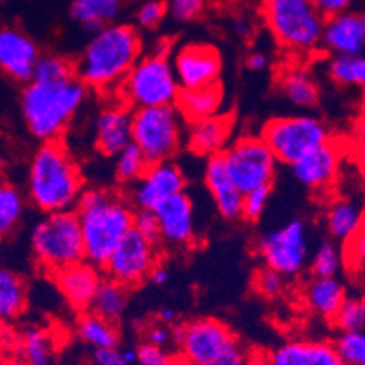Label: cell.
I'll list each match as a JSON object with an SVG mask.
<instances>
[{
  "instance_id": "d6986e66",
  "label": "cell",
  "mask_w": 365,
  "mask_h": 365,
  "mask_svg": "<svg viewBox=\"0 0 365 365\" xmlns=\"http://www.w3.org/2000/svg\"><path fill=\"white\" fill-rule=\"evenodd\" d=\"M53 278H55L56 289L64 297L69 307L81 314L91 309L93 298L97 294L98 285L104 277L101 273V267L89 264L88 260H82L56 271Z\"/></svg>"
},
{
  "instance_id": "6f0895ef",
  "label": "cell",
  "mask_w": 365,
  "mask_h": 365,
  "mask_svg": "<svg viewBox=\"0 0 365 365\" xmlns=\"http://www.w3.org/2000/svg\"><path fill=\"white\" fill-rule=\"evenodd\" d=\"M2 175H4V157L0 153V180H2Z\"/></svg>"
},
{
  "instance_id": "91938a15",
  "label": "cell",
  "mask_w": 365,
  "mask_h": 365,
  "mask_svg": "<svg viewBox=\"0 0 365 365\" xmlns=\"http://www.w3.org/2000/svg\"><path fill=\"white\" fill-rule=\"evenodd\" d=\"M118 2H124V0H118Z\"/></svg>"
},
{
  "instance_id": "ab89813d",
  "label": "cell",
  "mask_w": 365,
  "mask_h": 365,
  "mask_svg": "<svg viewBox=\"0 0 365 365\" xmlns=\"http://www.w3.org/2000/svg\"><path fill=\"white\" fill-rule=\"evenodd\" d=\"M334 327L340 331H364L365 329V302L360 297H349L340 305L333 318Z\"/></svg>"
},
{
  "instance_id": "7dc6e473",
  "label": "cell",
  "mask_w": 365,
  "mask_h": 365,
  "mask_svg": "<svg viewBox=\"0 0 365 365\" xmlns=\"http://www.w3.org/2000/svg\"><path fill=\"white\" fill-rule=\"evenodd\" d=\"M173 341V329L171 325H165L162 322L155 325H149L145 329V344L157 345V347H165Z\"/></svg>"
},
{
  "instance_id": "ee69618b",
  "label": "cell",
  "mask_w": 365,
  "mask_h": 365,
  "mask_svg": "<svg viewBox=\"0 0 365 365\" xmlns=\"http://www.w3.org/2000/svg\"><path fill=\"white\" fill-rule=\"evenodd\" d=\"M165 13H168V6L162 0H148L138 8L137 22L140 28L153 29L164 21Z\"/></svg>"
},
{
  "instance_id": "d590c367",
  "label": "cell",
  "mask_w": 365,
  "mask_h": 365,
  "mask_svg": "<svg viewBox=\"0 0 365 365\" xmlns=\"http://www.w3.org/2000/svg\"><path fill=\"white\" fill-rule=\"evenodd\" d=\"M149 168V162L142 155L137 145L128 144L117 157H115V178L118 184L133 185Z\"/></svg>"
},
{
  "instance_id": "db71d44e",
  "label": "cell",
  "mask_w": 365,
  "mask_h": 365,
  "mask_svg": "<svg viewBox=\"0 0 365 365\" xmlns=\"http://www.w3.org/2000/svg\"><path fill=\"white\" fill-rule=\"evenodd\" d=\"M177 317H178L177 311L171 309V307H164V309L158 311V322H162V324H165V325L175 324Z\"/></svg>"
},
{
  "instance_id": "8992f818",
  "label": "cell",
  "mask_w": 365,
  "mask_h": 365,
  "mask_svg": "<svg viewBox=\"0 0 365 365\" xmlns=\"http://www.w3.org/2000/svg\"><path fill=\"white\" fill-rule=\"evenodd\" d=\"M180 86L173 71L168 49H157L151 55L140 56L129 69L115 95L129 109L175 106Z\"/></svg>"
},
{
  "instance_id": "e575fe53",
  "label": "cell",
  "mask_w": 365,
  "mask_h": 365,
  "mask_svg": "<svg viewBox=\"0 0 365 365\" xmlns=\"http://www.w3.org/2000/svg\"><path fill=\"white\" fill-rule=\"evenodd\" d=\"M327 75L340 88H361L365 84L364 55H333L327 62Z\"/></svg>"
},
{
  "instance_id": "60d3db41",
  "label": "cell",
  "mask_w": 365,
  "mask_h": 365,
  "mask_svg": "<svg viewBox=\"0 0 365 365\" xmlns=\"http://www.w3.org/2000/svg\"><path fill=\"white\" fill-rule=\"evenodd\" d=\"M253 287L260 297L267 298V300H274V298H280L285 293L287 278L282 277L280 273H277L273 269L262 267L255 274Z\"/></svg>"
},
{
  "instance_id": "4dcf8cb0",
  "label": "cell",
  "mask_w": 365,
  "mask_h": 365,
  "mask_svg": "<svg viewBox=\"0 0 365 365\" xmlns=\"http://www.w3.org/2000/svg\"><path fill=\"white\" fill-rule=\"evenodd\" d=\"M76 333L86 345L93 347L95 351L117 349L120 344V333L115 322L98 317L93 311L81 313L76 322Z\"/></svg>"
},
{
  "instance_id": "681fc988",
  "label": "cell",
  "mask_w": 365,
  "mask_h": 365,
  "mask_svg": "<svg viewBox=\"0 0 365 365\" xmlns=\"http://www.w3.org/2000/svg\"><path fill=\"white\" fill-rule=\"evenodd\" d=\"M13 345H15V331L11 324L0 318V361L13 354Z\"/></svg>"
},
{
  "instance_id": "277c9868",
  "label": "cell",
  "mask_w": 365,
  "mask_h": 365,
  "mask_svg": "<svg viewBox=\"0 0 365 365\" xmlns=\"http://www.w3.org/2000/svg\"><path fill=\"white\" fill-rule=\"evenodd\" d=\"M89 89L76 76L62 81H29L21 95V115L31 137L61 140L81 111Z\"/></svg>"
},
{
  "instance_id": "44dd1931",
  "label": "cell",
  "mask_w": 365,
  "mask_h": 365,
  "mask_svg": "<svg viewBox=\"0 0 365 365\" xmlns=\"http://www.w3.org/2000/svg\"><path fill=\"white\" fill-rule=\"evenodd\" d=\"M320 46L331 55H364L365 16L358 11H344L325 19Z\"/></svg>"
},
{
  "instance_id": "83f0119b",
  "label": "cell",
  "mask_w": 365,
  "mask_h": 365,
  "mask_svg": "<svg viewBox=\"0 0 365 365\" xmlns=\"http://www.w3.org/2000/svg\"><path fill=\"white\" fill-rule=\"evenodd\" d=\"M13 354L28 365H56L55 341L51 333L41 325H26L21 331H15Z\"/></svg>"
},
{
  "instance_id": "bcb514c9",
  "label": "cell",
  "mask_w": 365,
  "mask_h": 365,
  "mask_svg": "<svg viewBox=\"0 0 365 365\" xmlns=\"http://www.w3.org/2000/svg\"><path fill=\"white\" fill-rule=\"evenodd\" d=\"M209 0H169L168 11L171 13L177 21L189 22L197 19L204 8L207 6Z\"/></svg>"
},
{
  "instance_id": "b9f144b4",
  "label": "cell",
  "mask_w": 365,
  "mask_h": 365,
  "mask_svg": "<svg viewBox=\"0 0 365 365\" xmlns=\"http://www.w3.org/2000/svg\"><path fill=\"white\" fill-rule=\"evenodd\" d=\"M269 198H271V187H258L247 191L242 197V217L249 222H257L267 209Z\"/></svg>"
},
{
  "instance_id": "e0dca14e",
  "label": "cell",
  "mask_w": 365,
  "mask_h": 365,
  "mask_svg": "<svg viewBox=\"0 0 365 365\" xmlns=\"http://www.w3.org/2000/svg\"><path fill=\"white\" fill-rule=\"evenodd\" d=\"M340 168L341 149L334 140H329L327 144L305 153L304 157L291 164L293 177L304 187L317 191V193H325L336 182Z\"/></svg>"
},
{
  "instance_id": "ac0fdd59",
  "label": "cell",
  "mask_w": 365,
  "mask_h": 365,
  "mask_svg": "<svg viewBox=\"0 0 365 365\" xmlns=\"http://www.w3.org/2000/svg\"><path fill=\"white\" fill-rule=\"evenodd\" d=\"M41 55L36 42L24 31L9 26L0 28V71L11 81L28 84Z\"/></svg>"
},
{
  "instance_id": "52a82bcc",
  "label": "cell",
  "mask_w": 365,
  "mask_h": 365,
  "mask_svg": "<svg viewBox=\"0 0 365 365\" xmlns=\"http://www.w3.org/2000/svg\"><path fill=\"white\" fill-rule=\"evenodd\" d=\"M29 244L36 264L51 274L86 260L84 242L75 211L42 215L41 220L33 225Z\"/></svg>"
},
{
  "instance_id": "7a4b0ae2",
  "label": "cell",
  "mask_w": 365,
  "mask_h": 365,
  "mask_svg": "<svg viewBox=\"0 0 365 365\" xmlns=\"http://www.w3.org/2000/svg\"><path fill=\"white\" fill-rule=\"evenodd\" d=\"M84 191L78 162L61 140L41 142L26 175V200L42 215L73 211Z\"/></svg>"
},
{
  "instance_id": "11a10c76",
  "label": "cell",
  "mask_w": 365,
  "mask_h": 365,
  "mask_svg": "<svg viewBox=\"0 0 365 365\" xmlns=\"http://www.w3.org/2000/svg\"><path fill=\"white\" fill-rule=\"evenodd\" d=\"M120 356L128 365L137 364V347H128V349H122Z\"/></svg>"
},
{
  "instance_id": "cb8c5ba5",
  "label": "cell",
  "mask_w": 365,
  "mask_h": 365,
  "mask_svg": "<svg viewBox=\"0 0 365 365\" xmlns=\"http://www.w3.org/2000/svg\"><path fill=\"white\" fill-rule=\"evenodd\" d=\"M204 184L213 198L218 215L224 220H238L242 217V197L244 195L229 178L220 155L209 157L205 162Z\"/></svg>"
},
{
  "instance_id": "f6af8a7d",
  "label": "cell",
  "mask_w": 365,
  "mask_h": 365,
  "mask_svg": "<svg viewBox=\"0 0 365 365\" xmlns=\"http://www.w3.org/2000/svg\"><path fill=\"white\" fill-rule=\"evenodd\" d=\"M133 229L144 238H148V240L158 242V220L155 211H149V209H135Z\"/></svg>"
},
{
  "instance_id": "3957f363",
  "label": "cell",
  "mask_w": 365,
  "mask_h": 365,
  "mask_svg": "<svg viewBox=\"0 0 365 365\" xmlns=\"http://www.w3.org/2000/svg\"><path fill=\"white\" fill-rule=\"evenodd\" d=\"M73 211L81 225L86 260L102 269L113 249L133 229L135 207L113 189L91 187L82 191Z\"/></svg>"
},
{
  "instance_id": "d4e9b609",
  "label": "cell",
  "mask_w": 365,
  "mask_h": 365,
  "mask_svg": "<svg viewBox=\"0 0 365 365\" xmlns=\"http://www.w3.org/2000/svg\"><path fill=\"white\" fill-rule=\"evenodd\" d=\"M224 106V88L220 82L195 89H180L175 108L178 109L185 124L204 120L222 113Z\"/></svg>"
},
{
  "instance_id": "1f68e13d",
  "label": "cell",
  "mask_w": 365,
  "mask_h": 365,
  "mask_svg": "<svg viewBox=\"0 0 365 365\" xmlns=\"http://www.w3.org/2000/svg\"><path fill=\"white\" fill-rule=\"evenodd\" d=\"M120 9L118 0H73L71 16L82 28L95 33L117 21Z\"/></svg>"
},
{
  "instance_id": "680465c9",
  "label": "cell",
  "mask_w": 365,
  "mask_h": 365,
  "mask_svg": "<svg viewBox=\"0 0 365 365\" xmlns=\"http://www.w3.org/2000/svg\"><path fill=\"white\" fill-rule=\"evenodd\" d=\"M247 365H264L262 361H247Z\"/></svg>"
},
{
  "instance_id": "4316f807",
  "label": "cell",
  "mask_w": 365,
  "mask_h": 365,
  "mask_svg": "<svg viewBox=\"0 0 365 365\" xmlns=\"http://www.w3.org/2000/svg\"><path fill=\"white\" fill-rule=\"evenodd\" d=\"M345 298H347V287L336 277H314L304 289V302L309 311L329 322H333Z\"/></svg>"
},
{
  "instance_id": "8fae6325",
  "label": "cell",
  "mask_w": 365,
  "mask_h": 365,
  "mask_svg": "<svg viewBox=\"0 0 365 365\" xmlns=\"http://www.w3.org/2000/svg\"><path fill=\"white\" fill-rule=\"evenodd\" d=\"M220 157L229 178L242 195L273 185L278 162L260 135H242L224 149Z\"/></svg>"
},
{
  "instance_id": "836d02e7",
  "label": "cell",
  "mask_w": 365,
  "mask_h": 365,
  "mask_svg": "<svg viewBox=\"0 0 365 365\" xmlns=\"http://www.w3.org/2000/svg\"><path fill=\"white\" fill-rule=\"evenodd\" d=\"M128 291L129 289H125L124 285H120L118 282L104 277L98 285L97 294L93 298L89 311L117 324L128 309Z\"/></svg>"
},
{
  "instance_id": "5b68a950",
  "label": "cell",
  "mask_w": 365,
  "mask_h": 365,
  "mask_svg": "<svg viewBox=\"0 0 365 365\" xmlns=\"http://www.w3.org/2000/svg\"><path fill=\"white\" fill-rule=\"evenodd\" d=\"M187 365H247L249 354L240 338L218 318L202 317L173 329Z\"/></svg>"
},
{
  "instance_id": "7bdbcfd3",
  "label": "cell",
  "mask_w": 365,
  "mask_h": 365,
  "mask_svg": "<svg viewBox=\"0 0 365 365\" xmlns=\"http://www.w3.org/2000/svg\"><path fill=\"white\" fill-rule=\"evenodd\" d=\"M138 365H180V361L173 356L165 347H157L151 344H142L137 347Z\"/></svg>"
},
{
  "instance_id": "f1b7e54d",
  "label": "cell",
  "mask_w": 365,
  "mask_h": 365,
  "mask_svg": "<svg viewBox=\"0 0 365 365\" xmlns=\"http://www.w3.org/2000/svg\"><path fill=\"white\" fill-rule=\"evenodd\" d=\"M28 302L29 291L24 277L15 269L0 265V318L15 324L28 309Z\"/></svg>"
},
{
  "instance_id": "ba28073f",
  "label": "cell",
  "mask_w": 365,
  "mask_h": 365,
  "mask_svg": "<svg viewBox=\"0 0 365 365\" xmlns=\"http://www.w3.org/2000/svg\"><path fill=\"white\" fill-rule=\"evenodd\" d=\"M264 19L287 51L305 55L320 46L325 19L311 0H264Z\"/></svg>"
},
{
  "instance_id": "74e56055",
  "label": "cell",
  "mask_w": 365,
  "mask_h": 365,
  "mask_svg": "<svg viewBox=\"0 0 365 365\" xmlns=\"http://www.w3.org/2000/svg\"><path fill=\"white\" fill-rule=\"evenodd\" d=\"M341 265H344L341 249L331 240L322 242L313 253V258H311V271L318 278L336 277L340 273Z\"/></svg>"
},
{
  "instance_id": "f35d334b",
  "label": "cell",
  "mask_w": 365,
  "mask_h": 365,
  "mask_svg": "<svg viewBox=\"0 0 365 365\" xmlns=\"http://www.w3.org/2000/svg\"><path fill=\"white\" fill-rule=\"evenodd\" d=\"M69 76H75L73 61L56 53H48V55H41L36 62L31 81H62Z\"/></svg>"
},
{
  "instance_id": "9a60e30c",
  "label": "cell",
  "mask_w": 365,
  "mask_h": 365,
  "mask_svg": "<svg viewBox=\"0 0 365 365\" xmlns=\"http://www.w3.org/2000/svg\"><path fill=\"white\" fill-rule=\"evenodd\" d=\"M171 66L180 89L204 88L220 78L222 55L213 44L191 42L177 49Z\"/></svg>"
},
{
  "instance_id": "816d5d0a",
  "label": "cell",
  "mask_w": 365,
  "mask_h": 365,
  "mask_svg": "<svg viewBox=\"0 0 365 365\" xmlns=\"http://www.w3.org/2000/svg\"><path fill=\"white\" fill-rule=\"evenodd\" d=\"M249 71L253 73H262L269 68V56L264 51H253L249 53L247 61H245Z\"/></svg>"
},
{
  "instance_id": "4fadbf2b",
  "label": "cell",
  "mask_w": 365,
  "mask_h": 365,
  "mask_svg": "<svg viewBox=\"0 0 365 365\" xmlns=\"http://www.w3.org/2000/svg\"><path fill=\"white\" fill-rule=\"evenodd\" d=\"M160 265V244L151 242L131 229L109 255L104 264L106 278L133 289L149 280V274Z\"/></svg>"
},
{
  "instance_id": "9f6ffc18",
  "label": "cell",
  "mask_w": 365,
  "mask_h": 365,
  "mask_svg": "<svg viewBox=\"0 0 365 365\" xmlns=\"http://www.w3.org/2000/svg\"><path fill=\"white\" fill-rule=\"evenodd\" d=\"M0 365H28V364H26L24 360H21L16 354H9V356H6L4 360L0 361Z\"/></svg>"
},
{
  "instance_id": "6da1fadb",
  "label": "cell",
  "mask_w": 365,
  "mask_h": 365,
  "mask_svg": "<svg viewBox=\"0 0 365 365\" xmlns=\"http://www.w3.org/2000/svg\"><path fill=\"white\" fill-rule=\"evenodd\" d=\"M140 56L142 38L137 29L113 22L93 33L81 55L73 61V71L88 89L115 95Z\"/></svg>"
},
{
  "instance_id": "2e32d148",
  "label": "cell",
  "mask_w": 365,
  "mask_h": 365,
  "mask_svg": "<svg viewBox=\"0 0 365 365\" xmlns=\"http://www.w3.org/2000/svg\"><path fill=\"white\" fill-rule=\"evenodd\" d=\"M158 220V242L168 247L182 249L195 242V205L185 191L175 195L153 209Z\"/></svg>"
},
{
  "instance_id": "603a6c76",
  "label": "cell",
  "mask_w": 365,
  "mask_h": 365,
  "mask_svg": "<svg viewBox=\"0 0 365 365\" xmlns=\"http://www.w3.org/2000/svg\"><path fill=\"white\" fill-rule=\"evenodd\" d=\"M264 365H341L333 344L314 338H293L267 354Z\"/></svg>"
},
{
  "instance_id": "ffe728a7",
  "label": "cell",
  "mask_w": 365,
  "mask_h": 365,
  "mask_svg": "<svg viewBox=\"0 0 365 365\" xmlns=\"http://www.w3.org/2000/svg\"><path fill=\"white\" fill-rule=\"evenodd\" d=\"M184 144L198 157H217L231 144L235 131V117L229 113H218L215 117L185 124Z\"/></svg>"
},
{
  "instance_id": "9c48e42d",
  "label": "cell",
  "mask_w": 365,
  "mask_h": 365,
  "mask_svg": "<svg viewBox=\"0 0 365 365\" xmlns=\"http://www.w3.org/2000/svg\"><path fill=\"white\" fill-rule=\"evenodd\" d=\"M184 125L175 106L133 109L131 142L149 164L173 160L184 145Z\"/></svg>"
},
{
  "instance_id": "30bf717a",
  "label": "cell",
  "mask_w": 365,
  "mask_h": 365,
  "mask_svg": "<svg viewBox=\"0 0 365 365\" xmlns=\"http://www.w3.org/2000/svg\"><path fill=\"white\" fill-rule=\"evenodd\" d=\"M260 138L277 162L287 165L294 164L305 153L333 140L329 125L313 115L271 118L262 128Z\"/></svg>"
},
{
  "instance_id": "7402d4cb",
  "label": "cell",
  "mask_w": 365,
  "mask_h": 365,
  "mask_svg": "<svg viewBox=\"0 0 365 365\" xmlns=\"http://www.w3.org/2000/svg\"><path fill=\"white\" fill-rule=\"evenodd\" d=\"M133 109L115 101L98 111L95 120V148L104 157H117L131 144Z\"/></svg>"
},
{
  "instance_id": "f5cc1de1",
  "label": "cell",
  "mask_w": 365,
  "mask_h": 365,
  "mask_svg": "<svg viewBox=\"0 0 365 365\" xmlns=\"http://www.w3.org/2000/svg\"><path fill=\"white\" fill-rule=\"evenodd\" d=\"M149 280H151L155 285H164L165 282L169 280L168 269H164V267H160V265H157V267H155L151 271V274H149Z\"/></svg>"
},
{
  "instance_id": "d6a6232c",
  "label": "cell",
  "mask_w": 365,
  "mask_h": 365,
  "mask_svg": "<svg viewBox=\"0 0 365 365\" xmlns=\"http://www.w3.org/2000/svg\"><path fill=\"white\" fill-rule=\"evenodd\" d=\"M26 195L13 182L0 180V242L21 227L26 215Z\"/></svg>"
},
{
  "instance_id": "f546056e",
  "label": "cell",
  "mask_w": 365,
  "mask_h": 365,
  "mask_svg": "<svg viewBox=\"0 0 365 365\" xmlns=\"http://www.w3.org/2000/svg\"><path fill=\"white\" fill-rule=\"evenodd\" d=\"M325 227L329 231L331 238L336 242H349L364 231V215L361 207L349 198H336L327 207L325 213Z\"/></svg>"
},
{
  "instance_id": "8d00e7d4",
  "label": "cell",
  "mask_w": 365,
  "mask_h": 365,
  "mask_svg": "<svg viewBox=\"0 0 365 365\" xmlns=\"http://www.w3.org/2000/svg\"><path fill=\"white\" fill-rule=\"evenodd\" d=\"M331 344L341 365H365L364 331H340Z\"/></svg>"
},
{
  "instance_id": "f907efd6",
  "label": "cell",
  "mask_w": 365,
  "mask_h": 365,
  "mask_svg": "<svg viewBox=\"0 0 365 365\" xmlns=\"http://www.w3.org/2000/svg\"><path fill=\"white\" fill-rule=\"evenodd\" d=\"M95 365H128L120 356L118 349L95 351Z\"/></svg>"
},
{
  "instance_id": "5bb4252c",
  "label": "cell",
  "mask_w": 365,
  "mask_h": 365,
  "mask_svg": "<svg viewBox=\"0 0 365 365\" xmlns=\"http://www.w3.org/2000/svg\"><path fill=\"white\" fill-rule=\"evenodd\" d=\"M185 184L184 169L173 160L149 164L144 175L131 185L129 204L135 209L153 211L168 198L185 191Z\"/></svg>"
},
{
  "instance_id": "484cf974",
  "label": "cell",
  "mask_w": 365,
  "mask_h": 365,
  "mask_svg": "<svg viewBox=\"0 0 365 365\" xmlns=\"http://www.w3.org/2000/svg\"><path fill=\"white\" fill-rule=\"evenodd\" d=\"M280 95L297 108H314L320 101V88L313 73L300 64L285 66L277 78Z\"/></svg>"
},
{
  "instance_id": "7c38bea8",
  "label": "cell",
  "mask_w": 365,
  "mask_h": 365,
  "mask_svg": "<svg viewBox=\"0 0 365 365\" xmlns=\"http://www.w3.org/2000/svg\"><path fill=\"white\" fill-rule=\"evenodd\" d=\"M257 255L264 267L285 278L298 277L309 262V233L305 222L293 218L262 235L257 240Z\"/></svg>"
},
{
  "instance_id": "c3c4849f",
  "label": "cell",
  "mask_w": 365,
  "mask_h": 365,
  "mask_svg": "<svg viewBox=\"0 0 365 365\" xmlns=\"http://www.w3.org/2000/svg\"><path fill=\"white\" fill-rule=\"evenodd\" d=\"M314 4V8L318 9L324 19H329V16L340 15L344 11H349V8L353 6L354 0H311Z\"/></svg>"
}]
</instances>
